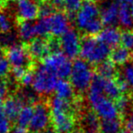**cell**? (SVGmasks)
<instances>
[{
    "label": "cell",
    "instance_id": "6da1fadb",
    "mask_svg": "<svg viewBox=\"0 0 133 133\" xmlns=\"http://www.w3.org/2000/svg\"><path fill=\"white\" fill-rule=\"evenodd\" d=\"M94 76V69L82 58H77L72 64L69 82L79 95L84 96L90 87Z\"/></svg>",
    "mask_w": 133,
    "mask_h": 133
},
{
    "label": "cell",
    "instance_id": "7a4b0ae2",
    "mask_svg": "<svg viewBox=\"0 0 133 133\" xmlns=\"http://www.w3.org/2000/svg\"><path fill=\"white\" fill-rule=\"evenodd\" d=\"M58 78L48 70L46 66L40 64L37 66L34 72V80L32 83V89L40 96H48L55 91Z\"/></svg>",
    "mask_w": 133,
    "mask_h": 133
},
{
    "label": "cell",
    "instance_id": "3957f363",
    "mask_svg": "<svg viewBox=\"0 0 133 133\" xmlns=\"http://www.w3.org/2000/svg\"><path fill=\"white\" fill-rule=\"evenodd\" d=\"M41 64L53 72L59 79L66 80L70 77L72 63L62 52L49 55L41 62Z\"/></svg>",
    "mask_w": 133,
    "mask_h": 133
},
{
    "label": "cell",
    "instance_id": "277c9868",
    "mask_svg": "<svg viewBox=\"0 0 133 133\" xmlns=\"http://www.w3.org/2000/svg\"><path fill=\"white\" fill-rule=\"evenodd\" d=\"M6 57L11 66V69L25 68V69H34L37 68L28 52L26 44H15L10 48H6Z\"/></svg>",
    "mask_w": 133,
    "mask_h": 133
},
{
    "label": "cell",
    "instance_id": "5b68a950",
    "mask_svg": "<svg viewBox=\"0 0 133 133\" xmlns=\"http://www.w3.org/2000/svg\"><path fill=\"white\" fill-rule=\"evenodd\" d=\"M33 118L29 125V129L32 132H42L51 126V113L48 103V98L39 100L33 106Z\"/></svg>",
    "mask_w": 133,
    "mask_h": 133
},
{
    "label": "cell",
    "instance_id": "8992f818",
    "mask_svg": "<svg viewBox=\"0 0 133 133\" xmlns=\"http://www.w3.org/2000/svg\"><path fill=\"white\" fill-rule=\"evenodd\" d=\"M60 42L63 54L70 60H76L80 55V35L78 30L70 26L60 37Z\"/></svg>",
    "mask_w": 133,
    "mask_h": 133
},
{
    "label": "cell",
    "instance_id": "52a82bcc",
    "mask_svg": "<svg viewBox=\"0 0 133 133\" xmlns=\"http://www.w3.org/2000/svg\"><path fill=\"white\" fill-rule=\"evenodd\" d=\"M51 126L57 133H72L78 128L77 115L63 111L50 110Z\"/></svg>",
    "mask_w": 133,
    "mask_h": 133
},
{
    "label": "cell",
    "instance_id": "ba28073f",
    "mask_svg": "<svg viewBox=\"0 0 133 133\" xmlns=\"http://www.w3.org/2000/svg\"><path fill=\"white\" fill-rule=\"evenodd\" d=\"M99 17V6L91 0H83L75 20L78 33L82 32L88 25Z\"/></svg>",
    "mask_w": 133,
    "mask_h": 133
},
{
    "label": "cell",
    "instance_id": "9c48e42d",
    "mask_svg": "<svg viewBox=\"0 0 133 133\" xmlns=\"http://www.w3.org/2000/svg\"><path fill=\"white\" fill-rule=\"evenodd\" d=\"M90 107L98 114L100 118H118V112L115 103L108 98L104 94L88 97Z\"/></svg>",
    "mask_w": 133,
    "mask_h": 133
},
{
    "label": "cell",
    "instance_id": "30bf717a",
    "mask_svg": "<svg viewBox=\"0 0 133 133\" xmlns=\"http://www.w3.org/2000/svg\"><path fill=\"white\" fill-rule=\"evenodd\" d=\"M100 118L91 107H85L78 115V128L84 133H99Z\"/></svg>",
    "mask_w": 133,
    "mask_h": 133
},
{
    "label": "cell",
    "instance_id": "8fae6325",
    "mask_svg": "<svg viewBox=\"0 0 133 133\" xmlns=\"http://www.w3.org/2000/svg\"><path fill=\"white\" fill-rule=\"evenodd\" d=\"M121 0H110L99 6L100 19L104 26H114L118 23V14Z\"/></svg>",
    "mask_w": 133,
    "mask_h": 133
},
{
    "label": "cell",
    "instance_id": "7c38bea8",
    "mask_svg": "<svg viewBox=\"0 0 133 133\" xmlns=\"http://www.w3.org/2000/svg\"><path fill=\"white\" fill-rule=\"evenodd\" d=\"M16 13L19 22L33 21L39 17V4L37 0H19Z\"/></svg>",
    "mask_w": 133,
    "mask_h": 133
},
{
    "label": "cell",
    "instance_id": "4fadbf2b",
    "mask_svg": "<svg viewBox=\"0 0 133 133\" xmlns=\"http://www.w3.org/2000/svg\"><path fill=\"white\" fill-rule=\"evenodd\" d=\"M50 25V35L60 37L70 28V21L66 12H56L48 17Z\"/></svg>",
    "mask_w": 133,
    "mask_h": 133
},
{
    "label": "cell",
    "instance_id": "5bb4252c",
    "mask_svg": "<svg viewBox=\"0 0 133 133\" xmlns=\"http://www.w3.org/2000/svg\"><path fill=\"white\" fill-rule=\"evenodd\" d=\"M28 52L34 61L42 62L46 57L49 56L46 37H36L26 44Z\"/></svg>",
    "mask_w": 133,
    "mask_h": 133
},
{
    "label": "cell",
    "instance_id": "9a60e30c",
    "mask_svg": "<svg viewBox=\"0 0 133 133\" xmlns=\"http://www.w3.org/2000/svg\"><path fill=\"white\" fill-rule=\"evenodd\" d=\"M121 28H114V26H109L106 28L97 36V38L103 42L104 44L108 45L109 48H115L120 44V39H121Z\"/></svg>",
    "mask_w": 133,
    "mask_h": 133
},
{
    "label": "cell",
    "instance_id": "2e32d148",
    "mask_svg": "<svg viewBox=\"0 0 133 133\" xmlns=\"http://www.w3.org/2000/svg\"><path fill=\"white\" fill-rule=\"evenodd\" d=\"M109 59H110L115 65L123 66L133 61V52L121 45H118L111 49Z\"/></svg>",
    "mask_w": 133,
    "mask_h": 133
},
{
    "label": "cell",
    "instance_id": "e0dca14e",
    "mask_svg": "<svg viewBox=\"0 0 133 133\" xmlns=\"http://www.w3.org/2000/svg\"><path fill=\"white\" fill-rule=\"evenodd\" d=\"M24 103L17 96H11L6 98L3 103V109L5 113L10 119V121H17V118L19 115V112L24 107Z\"/></svg>",
    "mask_w": 133,
    "mask_h": 133
},
{
    "label": "cell",
    "instance_id": "ac0fdd59",
    "mask_svg": "<svg viewBox=\"0 0 133 133\" xmlns=\"http://www.w3.org/2000/svg\"><path fill=\"white\" fill-rule=\"evenodd\" d=\"M93 69H94V73L106 79H115L119 73V69H117L116 65L109 58L93 66Z\"/></svg>",
    "mask_w": 133,
    "mask_h": 133
},
{
    "label": "cell",
    "instance_id": "d6986e66",
    "mask_svg": "<svg viewBox=\"0 0 133 133\" xmlns=\"http://www.w3.org/2000/svg\"><path fill=\"white\" fill-rule=\"evenodd\" d=\"M17 36L26 44H28L30 41L35 39L36 37H37V32H36L35 23L32 22V21L19 22L18 29H17Z\"/></svg>",
    "mask_w": 133,
    "mask_h": 133
},
{
    "label": "cell",
    "instance_id": "ffe728a7",
    "mask_svg": "<svg viewBox=\"0 0 133 133\" xmlns=\"http://www.w3.org/2000/svg\"><path fill=\"white\" fill-rule=\"evenodd\" d=\"M124 121L121 118H100L99 133H119V131L123 129Z\"/></svg>",
    "mask_w": 133,
    "mask_h": 133
},
{
    "label": "cell",
    "instance_id": "44dd1931",
    "mask_svg": "<svg viewBox=\"0 0 133 133\" xmlns=\"http://www.w3.org/2000/svg\"><path fill=\"white\" fill-rule=\"evenodd\" d=\"M118 23L124 29H130L133 26V19L131 16V10L129 5L121 0L118 14Z\"/></svg>",
    "mask_w": 133,
    "mask_h": 133
},
{
    "label": "cell",
    "instance_id": "7402d4cb",
    "mask_svg": "<svg viewBox=\"0 0 133 133\" xmlns=\"http://www.w3.org/2000/svg\"><path fill=\"white\" fill-rule=\"evenodd\" d=\"M34 109L31 105H25L19 112V115L17 118V126L21 128L28 129L29 128L30 122L33 118Z\"/></svg>",
    "mask_w": 133,
    "mask_h": 133
},
{
    "label": "cell",
    "instance_id": "603a6c76",
    "mask_svg": "<svg viewBox=\"0 0 133 133\" xmlns=\"http://www.w3.org/2000/svg\"><path fill=\"white\" fill-rule=\"evenodd\" d=\"M103 92L104 95L113 102L122 95L119 88L114 79H105L103 85Z\"/></svg>",
    "mask_w": 133,
    "mask_h": 133
},
{
    "label": "cell",
    "instance_id": "cb8c5ba5",
    "mask_svg": "<svg viewBox=\"0 0 133 133\" xmlns=\"http://www.w3.org/2000/svg\"><path fill=\"white\" fill-rule=\"evenodd\" d=\"M65 12L68 15L70 23H75L77 14L81 6L83 0H64Z\"/></svg>",
    "mask_w": 133,
    "mask_h": 133
},
{
    "label": "cell",
    "instance_id": "d4e9b609",
    "mask_svg": "<svg viewBox=\"0 0 133 133\" xmlns=\"http://www.w3.org/2000/svg\"><path fill=\"white\" fill-rule=\"evenodd\" d=\"M13 28V20L6 12L0 11V33L11 32Z\"/></svg>",
    "mask_w": 133,
    "mask_h": 133
},
{
    "label": "cell",
    "instance_id": "484cf974",
    "mask_svg": "<svg viewBox=\"0 0 133 133\" xmlns=\"http://www.w3.org/2000/svg\"><path fill=\"white\" fill-rule=\"evenodd\" d=\"M17 36L11 32L8 33H0V46L1 48H8L13 45L17 44Z\"/></svg>",
    "mask_w": 133,
    "mask_h": 133
},
{
    "label": "cell",
    "instance_id": "4316f807",
    "mask_svg": "<svg viewBox=\"0 0 133 133\" xmlns=\"http://www.w3.org/2000/svg\"><path fill=\"white\" fill-rule=\"evenodd\" d=\"M120 45L133 52V30L122 29Z\"/></svg>",
    "mask_w": 133,
    "mask_h": 133
},
{
    "label": "cell",
    "instance_id": "83f0119b",
    "mask_svg": "<svg viewBox=\"0 0 133 133\" xmlns=\"http://www.w3.org/2000/svg\"><path fill=\"white\" fill-rule=\"evenodd\" d=\"M56 12H57L56 8L46 0H42L39 3V18L48 17L53 14H55Z\"/></svg>",
    "mask_w": 133,
    "mask_h": 133
},
{
    "label": "cell",
    "instance_id": "f1b7e54d",
    "mask_svg": "<svg viewBox=\"0 0 133 133\" xmlns=\"http://www.w3.org/2000/svg\"><path fill=\"white\" fill-rule=\"evenodd\" d=\"M11 131V121L8 118L2 107H0V133H9Z\"/></svg>",
    "mask_w": 133,
    "mask_h": 133
},
{
    "label": "cell",
    "instance_id": "f546056e",
    "mask_svg": "<svg viewBox=\"0 0 133 133\" xmlns=\"http://www.w3.org/2000/svg\"><path fill=\"white\" fill-rule=\"evenodd\" d=\"M123 76L126 78L128 84H129V88H130L131 91L133 93V61L129 64L125 65L123 69Z\"/></svg>",
    "mask_w": 133,
    "mask_h": 133
},
{
    "label": "cell",
    "instance_id": "4dcf8cb0",
    "mask_svg": "<svg viewBox=\"0 0 133 133\" xmlns=\"http://www.w3.org/2000/svg\"><path fill=\"white\" fill-rule=\"evenodd\" d=\"M9 72H11V66L5 55L0 57V78H4Z\"/></svg>",
    "mask_w": 133,
    "mask_h": 133
},
{
    "label": "cell",
    "instance_id": "1f68e13d",
    "mask_svg": "<svg viewBox=\"0 0 133 133\" xmlns=\"http://www.w3.org/2000/svg\"><path fill=\"white\" fill-rule=\"evenodd\" d=\"M34 72H35V69L29 70L28 72H26L24 75V77L18 82L24 88H28L29 86H32V83H33V80H34Z\"/></svg>",
    "mask_w": 133,
    "mask_h": 133
},
{
    "label": "cell",
    "instance_id": "d6a6232c",
    "mask_svg": "<svg viewBox=\"0 0 133 133\" xmlns=\"http://www.w3.org/2000/svg\"><path fill=\"white\" fill-rule=\"evenodd\" d=\"M56 8L57 12H65V1L64 0H46Z\"/></svg>",
    "mask_w": 133,
    "mask_h": 133
},
{
    "label": "cell",
    "instance_id": "836d02e7",
    "mask_svg": "<svg viewBox=\"0 0 133 133\" xmlns=\"http://www.w3.org/2000/svg\"><path fill=\"white\" fill-rule=\"evenodd\" d=\"M6 96V94L3 93L2 91H0V107H2L3 106V103L5 101V97Z\"/></svg>",
    "mask_w": 133,
    "mask_h": 133
},
{
    "label": "cell",
    "instance_id": "e575fe53",
    "mask_svg": "<svg viewBox=\"0 0 133 133\" xmlns=\"http://www.w3.org/2000/svg\"><path fill=\"white\" fill-rule=\"evenodd\" d=\"M123 2H125L126 4H128L129 6V5H131V6H133V0H122Z\"/></svg>",
    "mask_w": 133,
    "mask_h": 133
},
{
    "label": "cell",
    "instance_id": "d590c367",
    "mask_svg": "<svg viewBox=\"0 0 133 133\" xmlns=\"http://www.w3.org/2000/svg\"><path fill=\"white\" fill-rule=\"evenodd\" d=\"M72 133H84V131L82 130V129H80L79 128H77V129H75V130L73 131Z\"/></svg>",
    "mask_w": 133,
    "mask_h": 133
},
{
    "label": "cell",
    "instance_id": "8d00e7d4",
    "mask_svg": "<svg viewBox=\"0 0 133 133\" xmlns=\"http://www.w3.org/2000/svg\"><path fill=\"white\" fill-rule=\"evenodd\" d=\"M119 133H131V132L129 130H127V129H122L121 130L119 131Z\"/></svg>",
    "mask_w": 133,
    "mask_h": 133
},
{
    "label": "cell",
    "instance_id": "74e56055",
    "mask_svg": "<svg viewBox=\"0 0 133 133\" xmlns=\"http://www.w3.org/2000/svg\"><path fill=\"white\" fill-rule=\"evenodd\" d=\"M3 56H5V54L3 53V50H2V48L0 46V57H2Z\"/></svg>",
    "mask_w": 133,
    "mask_h": 133
},
{
    "label": "cell",
    "instance_id": "f35d334b",
    "mask_svg": "<svg viewBox=\"0 0 133 133\" xmlns=\"http://www.w3.org/2000/svg\"><path fill=\"white\" fill-rule=\"evenodd\" d=\"M91 1H93V2H94V3H96V4H97V3H100V2H103L104 0H91Z\"/></svg>",
    "mask_w": 133,
    "mask_h": 133
},
{
    "label": "cell",
    "instance_id": "ab89813d",
    "mask_svg": "<svg viewBox=\"0 0 133 133\" xmlns=\"http://www.w3.org/2000/svg\"><path fill=\"white\" fill-rule=\"evenodd\" d=\"M130 10H131V16H132V19H133V6H131Z\"/></svg>",
    "mask_w": 133,
    "mask_h": 133
},
{
    "label": "cell",
    "instance_id": "60d3db41",
    "mask_svg": "<svg viewBox=\"0 0 133 133\" xmlns=\"http://www.w3.org/2000/svg\"><path fill=\"white\" fill-rule=\"evenodd\" d=\"M8 1H12V2H18L19 0H8Z\"/></svg>",
    "mask_w": 133,
    "mask_h": 133
},
{
    "label": "cell",
    "instance_id": "b9f144b4",
    "mask_svg": "<svg viewBox=\"0 0 133 133\" xmlns=\"http://www.w3.org/2000/svg\"><path fill=\"white\" fill-rule=\"evenodd\" d=\"M3 3V0H0V6H1V4Z\"/></svg>",
    "mask_w": 133,
    "mask_h": 133
},
{
    "label": "cell",
    "instance_id": "7bdbcfd3",
    "mask_svg": "<svg viewBox=\"0 0 133 133\" xmlns=\"http://www.w3.org/2000/svg\"><path fill=\"white\" fill-rule=\"evenodd\" d=\"M31 133H41V132H31Z\"/></svg>",
    "mask_w": 133,
    "mask_h": 133
},
{
    "label": "cell",
    "instance_id": "ee69618b",
    "mask_svg": "<svg viewBox=\"0 0 133 133\" xmlns=\"http://www.w3.org/2000/svg\"><path fill=\"white\" fill-rule=\"evenodd\" d=\"M131 133H133V131H132V132H131Z\"/></svg>",
    "mask_w": 133,
    "mask_h": 133
}]
</instances>
